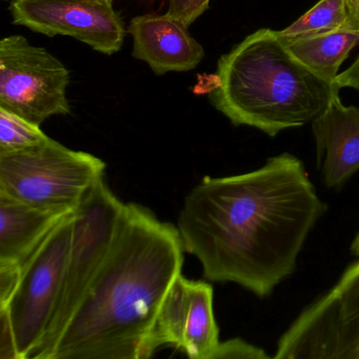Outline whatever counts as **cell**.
<instances>
[{
  "label": "cell",
  "mask_w": 359,
  "mask_h": 359,
  "mask_svg": "<svg viewBox=\"0 0 359 359\" xmlns=\"http://www.w3.org/2000/svg\"><path fill=\"white\" fill-rule=\"evenodd\" d=\"M327 209L302 159L281 153L254 171L201 180L187 195L176 228L207 280L266 298L294 274Z\"/></svg>",
  "instance_id": "obj_1"
},
{
  "label": "cell",
  "mask_w": 359,
  "mask_h": 359,
  "mask_svg": "<svg viewBox=\"0 0 359 359\" xmlns=\"http://www.w3.org/2000/svg\"><path fill=\"white\" fill-rule=\"evenodd\" d=\"M177 228L126 203L110 251L47 359H147L161 304L182 275Z\"/></svg>",
  "instance_id": "obj_2"
},
{
  "label": "cell",
  "mask_w": 359,
  "mask_h": 359,
  "mask_svg": "<svg viewBox=\"0 0 359 359\" xmlns=\"http://www.w3.org/2000/svg\"><path fill=\"white\" fill-rule=\"evenodd\" d=\"M211 104L234 126L275 137L312 123L339 94L298 62L278 31L260 29L218 60Z\"/></svg>",
  "instance_id": "obj_3"
},
{
  "label": "cell",
  "mask_w": 359,
  "mask_h": 359,
  "mask_svg": "<svg viewBox=\"0 0 359 359\" xmlns=\"http://www.w3.org/2000/svg\"><path fill=\"white\" fill-rule=\"evenodd\" d=\"M104 161L50 138L18 152L0 154V195L20 203L75 212L90 189L104 180Z\"/></svg>",
  "instance_id": "obj_4"
},
{
  "label": "cell",
  "mask_w": 359,
  "mask_h": 359,
  "mask_svg": "<svg viewBox=\"0 0 359 359\" xmlns=\"http://www.w3.org/2000/svg\"><path fill=\"white\" fill-rule=\"evenodd\" d=\"M125 205L102 180L75 210L72 245L60 302L45 338L30 359H47L70 323L110 251Z\"/></svg>",
  "instance_id": "obj_5"
},
{
  "label": "cell",
  "mask_w": 359,
  "mask_h": 359,
  "mask_svg": "<svg viewBox=\"0 0 359 359\" xmlns=\"http://www.w3.org/2000/svg\"><path fill=\"white\" fill-rule=\"evenodd\" d=\"M358 346L359 259L292 321L273 358L352 359Z\"/></svg>",
  "instance_id": "obj_6"
},
{
  "label": "cell",
  "mask_w": 359,
  "mask_h": 359,
  "mask_svg": "<svg viewBox=\"0 0 359 359\" xmlns=\"http://www.w3.org/2000/svg\"><path fill=\"white\" fill-rule=\"evenodd\" d=\"M74 212L65 216L22 266L6 308L20 359H30L51 325L60 302L73 238Z\"/></svg>",
  "instance_id": "obj_7"
},
{
  "label": "cell",
  "mask_w": 359,
  "mask_h": 359,
  "mask_svg": "<svg viewBox=\"0 0 359 359\" xmlns=\"http://www.w3.org/2000/svg\"><path fill=\"white\" fill-rule=\"evenodd\" d=\"M70 72L45 48L22 35L0 41V108L35 125L54 115H68Z\"/></svg>",
  "instance_id": "obj_8"
},
{
  "label": "cell",
  "mask_w": 359,
  "mask_h": 359,
  "mask_svg": "<svg viewBox=\"0 0 359 359\" xmlns=\"http://www.w3.org/2000/svg\"><path fill=\"white\" fill-rule=\"evenodd\" d=\"M13 22L54 37L70 36L104 55L121 51L126 29L113 6L94 0H11Z\"/></svg>",
  "instance_id": "obj_9"
},
{
  "label": "cell",
  "mask_w": 359,
  "mask_h": 359,
  "mask_svg": "<svg viewBox=\"0 0 359 359\" xmlns=\"http://www.w3.org/2000/svg\"><path fill=\"white\" fill-rule=\"evenodd\" d=\"M213 295L210 283L178 276L159 309L149 341L151 356L161 346H172L192 359H214L220 340Z\"/></svg>",
  "instance_id": "obj_10"
},
{
  "label": "cell",
  "mask_w": 359,
  "mask_h": 359,
  "mask_svg": "<svg viewBox=\"0 0 359 359\" xmlns=\"http://www.w3.org/2000/svg\"><path fill=\"white\" fill-rule=\"evenodd\" d=\"M311 123L323 186L341 190L359 171V108L344 106L338 94Z\"/></svg>",
  "instance_id": "obj_11"
},
{
  "label": "cell",
  "mask_w": 359,
  "mask_h": 359,
  "mask_svg": "<svg viewBox=\"0 0 359 359\" xmlns=\"http://www.w3.org/2000/svg\"><path fill=\"white\" fill-rule=\"evenodd\" d=\"M127 32L133 39L132 55L147 62L155 74L188 72L205 57L203 46L188 28L169 14L132 18Z\"/></svg>",
  "instance_id": "obj_12"
},
{
  "label": "cell",
  "mask_w": 359,
  "mask_h": 359,
  "mask_svg": "<svg viewBox=\"0 0 359 359\" xmlns=\"http://www.w3.org/2000/svg\"><path fill=\"white\" fill-rule=\"evenodd\" d=\"M70 214V213H68ZM0 195V266H24L68 215Z\"/></svg>",
  "instance_id": "obj_13"
},
{
  "label": "cell",
  "mask_w": 359,
  "mask_h": 359,
  "mask_svg": "<svg viewBox=\"0 0 359 359\" xmlns=\"http://www.w3.org/2000/svg\"><path fill=\"white\" fill-rule=\"evenodd\" d=\"M283 37V36H281ZM292 55L327 83H334L350 52L359 45V32L339 30L299 37H283Z\"/></svg>",
  "instance_id": "obj_14"
},
{
  "label": "cell",
  "mask_w": 359,
  "mask_h": 359,
  "mask_svg": "<svg viewBox=\"0 0 359 359\" xmlns=\"http://www.w3.org/2000/svg\"><path fill=\"white\" fill-rule=\"evenodd\" d=\"M348 16V0H319L302 18L278 33L290 39L331 32L341 29Z\"/></svg>",
  "instance_id": "obj_15"
},
{
  "label": "cell",
  "mask_w": 359,
  "mask_h": 359,
  "mask_svg": "<svg viewBox=\"0 0 359 359\" xmlns=\"http://www.w3.org/2000/svg\"><path fill=\"white\" fill-rule=\"evenodd\" d=\"M41 126L0 108V154L34 148L50 140Z\"/></svg>",
  "instance_id": "obj_16"
},
{
  "label": "cell",
  "mask_w": 359,
  "mask_h": 359,
  "mask_svg": "<svg viewBox=\"0 0 359 359\" xmlns=\"http://www.w3.org/2000/svg\"><path fill=\"white\" fill-rule=\"evenodd\" d=\"M270 356L264 348L255 344H250L241 338H233L226 341L220 342L219 348L214 359H270Z\"/></svg>",
  "instance_id": "obj_17"
},
{
  "label": "cell",
  "mask_w": 359,
  "mask_h": 359,
  "mask_svg": "<svg viewBox=\"0 0 359 359\" xmlns=\"http://www.w3.org/2000/svg\"><path fill=\"white\" fill-rule=\"evenodd\" d=\"M0 358L20 359L13 327L6 309H0Z\"/></svg>",
  "instance_id": "obj_18"
},
{
  "label": "cell",
  "mask_w": 359,
  "mask_h": 359,
  "mask_svg": "<svg viewBox=\"0 0 359 359\" xmlns=\"http://www.w3.org/2000/svg\"><path fill=\"white\" fill-rule=\"evenodd\" d=\"M22 275V266H0V308H6L13 296Z\"/></svg>",
  "instance_id": "obj_19"
},
{
  "label": "cell",
  "mask_w": 359,
  "mask_h": 359,
  "mask_svg": "<svg viewBox=\"0 0 359 359\" xmlns=\"http://www.w3.org/2000/svg\"><path fill=\"white\" fill-rule=\"evenodd\" d=\"M334 83L339 89L350 88L359 91V56L346 70L336 76Z\"/></svg>",
  "instance_id": "obj_20"
},
{
  "label": "cell",
  "mask_w": 359,
  "mask_h": 359,
  "mask_svg": "<svg viewBox=\"0 0 359 359\" xmlns=\"http://www.w3.org/2000/svg\"><path fill=\"white\" fill-rule=\"evenodd\" d=\"M211 0H192L188 12H187L186 18H184V25L189 28L197 18H201L210 7Z\"/></svg>",
  "instance_id": "obj_21"
},
{
  "label": "cell",
  "mask_w": 359,
  "mask_h": 359,
  "mask_svg": "<svg viewBox=\"0 0 359 359\" xmlns=\"http://www.w3.org/2000/svg\"><path fill=\"white\" fill-rule=\"evenodd\" d=\"M191 1L192 0H169L167 14L184 24Z\"/></svg>",
  "instance_id": "obj_22"
},
{
  "label": "cell",
  "mask_w": 359,
  "mask_h": 359,
  "mask_svg": "<svg viewBox=\"0 0 359 359\" xmlns=\"http://www.w3.org/2000/svg\"><path fill=\"white\" fill-rule=\"evenodd\" d=\"M341 29L359 32V0L353 5H348V20Z\"/></svg>",
  "instance_id": "obj_23"
},
{
  "label": "cell",
  "mask_w": 359,
  "mask_h": 359,
  "mask_svg": "<svg viewBox=\"0 0 359 359\" xmlns=\"http://www.w3.org/2000/svg\"><path fill=\"white\" fill-rule=\"evenodd\" d=\"M350 252L353 256L359 257V230L358 232L356 233V235H355L352 243H351Z\"/></svg>",
  "instance_id": "obj_24"
},
{
  "label": "cell",
  "mask_w": 359,
  "mask_h": 359,
  "mask_svg": "<svg viewBox=\"0 0 359 359\" xmlns=\"http://www.w3.org/2000/svg\"><path fill=\"white\" fill-rule=\"evenodd\" d=\"M11 1V0H9ZM94 1H97V3L104 4V5H110L113 6V0H94Z\"/></svg>",
  "instance_id": "obj_25"
},
{
  "label": "cell",
  "mask_w": 359,
  "mask_h": 359,
  "mask_svg": "<svg viewBox=\"0 0 359 359\" xmlns=\"http://www.w3.org/2000/svg\"><path fill=\"white\" fill-rule=\"evenodd\" d=\"M352 359H359V346H357L356 350H355L354 355H353Z\"/></svg>",
  "instance_id": "obj_26"
},
{
  "label": "cell",
  "mask_w": 359,
  "mask_h": 359,
  "mask_svg": "<svg viewBox=\"0 0 359 359\" xmlns=\"http://www.w3.org/2000/svg\"><path fill=\"white\" fill-rule=\"evenodd\" d=\"M357 0H348V5H353V4L356 3Z\"/></svg>",
  "instance_id": "obj_27"
}]
</instances>
